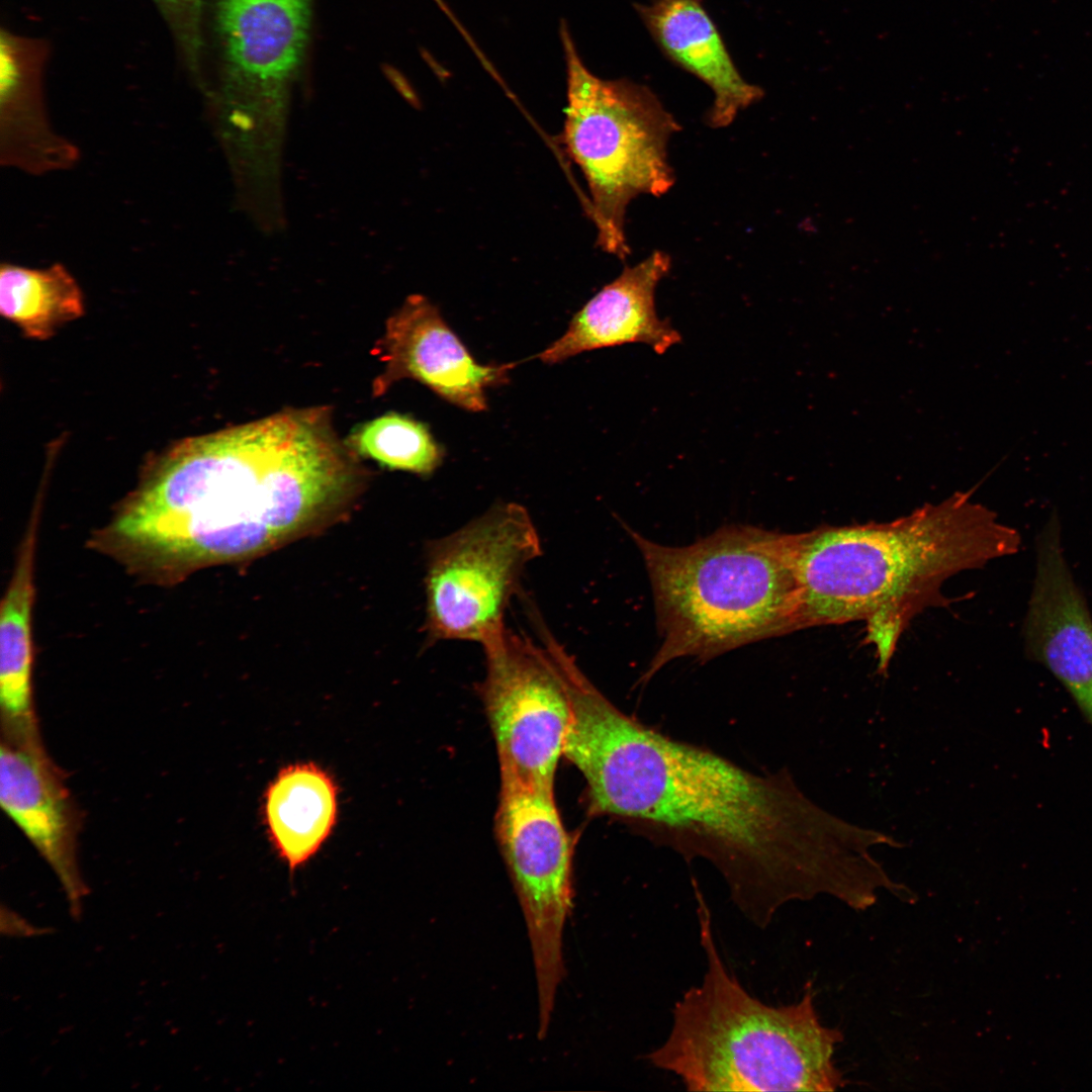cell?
Segmentation results:
<instances>
[{
    "instance_id": "obj_1",
    "label": "cell",
    "mask_w": 1092,
    "mask_h": 1092,
    "mask_svg": "<svg viewBox=\"0 0 1092 1092\" xmlns=\"http://www.w3.org/2000/svg\"><path fill=\"white\" fill-rule=\"evenodd\" d=\"M563 756L592 816L623 822L686 861L703 859L757 927L785 905L861 887L873 833L810 800L788 769L756 774L627 715L585 675L569 684Z\"/></svg>"
},
{
    "instance_id": "obj_2",
    "label": "cell",
    "mask_w": 1092,
    "mask_h": 1092,
    "mask_svg": "<svg viewBox=\"0 0 1092 1092\" xmlns=\"http://www.w3.org/2000/svg\"><path fill=\"white\" fill-rule=\"evenodd\" d=\"M352 453L324 406L183 439L149 460L105 537L161 583L255 557L342 510L360 481Z\"/></svg>"
},
{
    "instance_id": "obj_3",
    "label": "cell",
    "mask_w": 1092,
    "mask_h": 1092,
    "mask_svg": "<svg viewBox=\"0 0 1092 1092\" xmlns=\"http://www.w3.org/2000/svg\"><path fill=\"white\" fill-rule=\"evenodd\" d=\"M1019 532L956 492L885 523L823 526L799 533V630L864 622L885 674L915 615L940 605L943 583L961 571L1013 555Z\"/></svg>"
},
{
    "instance_id": "obj_4",
    "label": "cell",
    "mask_w": 1092,
    "mask_h": 1092,
    "mask_svg": "<svg viewBox=\"0 0 1092 1092\" xmlns=\"http://www.w3.org/2000/svg\"><path fill=\"white\" fill-rule=\"evenodd\" d=\"M694 890L706 972L675 1002L666 1038L644 1060L676 1076L688 1091L843 1087L833 1060L843 1034L821 1023L811 985L799 1001L779 1006L747 992L723 962L710 909L695 882Z\"/></svg>"
},
{
    "instance_id": "obj_5",
    "label": "cell",
    "mask_w": 1092,
    "mask_h": 1092,
    "mask_svg": "<svg viewBox=\"0 0 1092 1092\" xmlns=\"http://www.w3.org/2000/svg\"><path fill=\"white\" fill-rule=\"evenodd\" d=\"M650 580L660 644L640 677L799 630V533L725 526L687 546L628 530Z\"/></svg>"
},
{
    "instance_id": "obj_6",
    "label": "cell",
    "mask_w": 1092,
    "mask_h": 1092,
    "mask_svg": "<svg viewBox=\"0 0 1092 1092\" xmlns=\"http://www.w3.org/2000/svg\"><path fill=\"white\" fill-rule=\"evenodd\" d=\"M561 39L567 71L561 142L587 183L599 246L624 259L627 207L639 195L661 196L673 186L667 146L680 126L648 87L595 76L565 24Z\"/></svg>"
},
{
    "instance_id": "obj_7",
    "label": "cell",
    "mask_w": 1092,
    "mask_h": 1092,
    "mask_svg": "<svg viewBox=\"0 0 1092 1092\" xmlns=\"http://www.w3.org/2000/svg\"><path fill=\"white\" fill-rule=\"evenodd\" d=\"M529 512L499 504L430 550L427 626L432 639L481 645L502 632L525 566L541 554Z\"/></svg>"
},
{
    "instance_id": "obj_8",
    "label": "cell",
    "mask_w": 1092,
    "mask_h": 1092,
    "mask_svg": "<svg viewBox=\"0 0 1092 1092\" xmlns=\"http://www.w3.org/2000/svg\"><path fill=\"white\" fill-rule=\"evenodd\" d=\"M554 792L500 786L494 817L499 849L531 942L544 1038L563 975L562 935L572 906L573 845Z\"/></svg>"
},
{
    "instance_id": "obj_9",
    "label": "cell",
    "mask_w": 1092,
    "mask_h": 1092,
    "mask_svg": "<svg viewBox=\"0 0 1092 1092\" xmlns=\"http://www.w3.org/2000/svg\"><path fill=\"white\" fill-rule=\"evenodd\" d=\"M482 646L480 692L500 785L553 791L571 716L563 675L543 644L507 628Z\"/></svg>"
},
{
    "instance_id": "obj_10",
    "label": "cell",
    "mask_w": 1092,
    "mask_h": 1092,
    "mask_svg": "<svg viewBox=\"0 0 1092 1092\" xmlns=\"http://www.w3.org/2000/svg\"><path fill=\"white\" fill-rule=\"evenodd\" d=\"M215 16L231 116L280 122L305 65L312 0H216Z\"/></svg>"
},
{
    "instance_id": "obj_11",
    "label": "cell",
    "mask_w": 1092,
    "mask_h": 1092,
    "mask_svg": "<svg viewBox=\"0 0 1092 1092\" xmlns=\"http://www.w3.org/2000/svg\"><path fill=\"white\" fill-rule=\"evenodd\" d=\"M1026 657L1045 667L1092 726V616L1053 512L1035 539V572L1022 627Z\"/></svg>"
},
{
    "instance_id": "obj_12",
    "label": "cell",
    "mask_w": 1092,
    "mask_h": 1092,
    "mask_svg": "<svg viewBox=\"0 0 1092 1092\" xmlns=\"http://www.w3.org/2000/svg\"><path fill=\"white\" fill-rule=\"evenodd\" d=\"M384 363L374 382L381 394L403 378L418 380L461 408H487L486 389L509 382L514 364L481 365L423 295L410 296L389 317L377 348Z\"/></svg>"
},
{
    "instance_id": "obj_13",
    "label": "cell",
    "mask_w": 1092,
    "mask_h": 1092,
    "mask_svg": "<svg viewBox=\"0 0 1092 1092\" xmlns=\"http://www.w3.org/2000/svg\"><path fill=\"white\" fill-rule=\"evenodd\" d=\"M0 804L59 879L74 917L87 893L77 855L80 816L48 753L1 741Z\"/></svg>"
},
{
    "instance_id": "obj_14",
    "label": "cell",
    "mask_w": 1092,
    "mask_h": 1092,
    "mask_svg": "<svg viewBox=\"0 0 1092 1092\" xmlns=\"http://www.w3.org/2000/svg\"><path fill=\"white\" fill-rule=\"evenodd\" d=\"M670 262L666 253L654 251L626 266L573 315L566 332L538 358L555 364L582 352L629 343H642L664 354L681 340L668 322L658 317L655 307V290Z\"/></svg>"
},
{
    "instance_id": "obj_15",
    "label": "cell",
    "mask_w": 1092,
    "mask_h": 1092,
    "mask_svg": "<svg viewBox=\"0 0 1092 1092\" xmlns=\"http://www.w3.org/2000/svg\"><path fill=\"white\" fill-rule=\"evenodd\" d=\"M637 10L663 54L713 91L708 113L712 127L730 125L763 96L762 89L737 70L703 0H652Z\"/></svg>"
},
{
    "instance_id": "obj_16",
    "label": "cell",
    "mask_w": 1092,
    "mask_h": 1092,
    "mask_svg": "<svg viewBox=\"0 0 1092 1092\" xmlns=\"http://www.w3.org/2000/svg\"><path fill=\"white\" fill-rule=\"evenodd\" d=\"M38 516L29 521L0 611V714L2 740L46 751L33 702L34 552Z\"/></svg>"
},
{
    "instance_id": "obj_17",
    "label": "cell",
    "mask_w": 1092,
    "mask_h": 1092,
    "mask_svg": "<svg viewBox=\"0 0 1092 1092\" xmlns=\"http://www.w3.org/2000/svg\"><path fill=\"white\" fill-rule=\"evenodd\" d=\"M337 788L312 763L282 769L269 786L265 818L272 842L290 871L321 848L336 822Z\"/></svg>"
},
{
    "instance_id": "obj_18",
    "label": "cell",
    "mask_w": 1092,
    "mask_h": 1092,
    "mask_svg": "<svg viewBox=\"0 0 1092 1092\" xmlns=\"http://www.w3.org/2000/svg\"><path fill=\"white\" fill-rule=\"evenodd\" d=\"M84 312L83 292L64 265L40 269L1 265L0 313L25 338L49 340Z\"/></svg>"
},
{
    "instance_id": "obj_19",
    "label": "cell",
    "mask_w": 1092,
    "mask_h": 1092,
    "mask_svg": "<svg viewBox=\"0 0 1092 1092\" xmlns=\"http://www.w3.org/2000/svg\"><path fill=\"white\" fill-rule=\"evenodd\" d=\"M348 445L385 467L419 474L433 472L444 456L443 448L423 423L396 413L360 425Z\"/></svg>"
},
{
    "instance_id": "obj_20",
    "label": "cell",
    "mask_w": 1092,
    "mask_h": 1092,
    "mask_svg": "<svg viewBox=\"0 0 1092 1092\" xmlns=\"http://www.w3.org/2000/svg\"><path fill=\"white\" fill-rule=\"evenodd\" d=\"M162 1L168 2V3H171V4H182V3L190 4V3L196 2L197 0H162Z\"/></svg>"
}]
</instances>
